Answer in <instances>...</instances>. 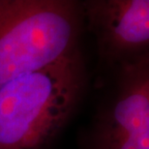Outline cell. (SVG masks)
I'll list each match as a JSON object with an SVG mask.
<instances>
[{
    "label": "cell",
    "instance_id": "6da1fadb",
    "mask_svg": "<svg viewBox=\"0 0 149 149\" xmlns=\"http://www.w3.org/2000/svg\"><path fill=\"white\" fill-rule=\"evenodd\" d=\"M86 83L79 49L0 86V149H44L76 111Z\"/></svg>",
    "mask_w": 149,
    "mask_h": 149
},
{
    "label": "cell",
    "instance_id": "7a4b0ae2",
    "mask_svg": "<svg viewBox=\"0 0 149 149\" xmlns=\"http://www.w3.org/2000/svg\"><path fill=\"white\" fill-rule=\"evenodd\" d=\"M82 3L72 0H1L0 86L79 49Z\"/></svg>",
    "mask_w": 149,
    "mask_h": 149
},
{
    "label": "cell",
    "instance_id": "3957f363",
    "mask_svg": "<svg viewBox=\"0 0 149 149\" xmlns=\"http://www.w3.org/2000/svg\"><path fill=\"white\" fill-rule=\"evenodd\" d=\"M94 118L86 149H149V52L123 61Z\"/></svg>",
    "mask_w": 149,
    "mask_h": 149
},
{
    "label": "cell",
    "instance_id": "277c9868",
    "mask_svg": "<svg viewBox=\"0 0 149 149\" xmlns=\"http://www.w3.org/2000/svg\"><path fill=\"white\" fill-rule=\"evenodd\" d=\"M82 9L108 66L149 52V0H90Z\"/></svg>",
    "mask_w": 149,
    "mask_h": 149
},
{
    "label": "cell",
    "instance_id": "5b68a950",
    "mask_svg": "<svg viewBox=\"0 0 149 149\" xmlns=\"http://www.w3.org/2000/svg\"><path fill=\"white\" fill-rule=\"evenodd\" d=\"M0 3H1V0H0Z\"/></svg>",
    "mask_w": 149,
    "mask_h": 149
}]
</instances>
